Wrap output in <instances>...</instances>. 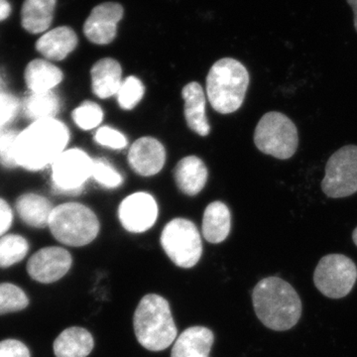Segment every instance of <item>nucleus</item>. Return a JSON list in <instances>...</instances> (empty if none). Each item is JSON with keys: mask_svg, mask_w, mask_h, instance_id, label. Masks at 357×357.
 I'll list each match as a JSON object with an SVG mask.
<instances>
[{"mask_svg": "<svg viewBox=\"0 0 357 357\" xmlns=\"http://www.w3.org/2000/svg\"><path fill=\"white\" fill-rule=\"evenodd\" d=\"M13 222V213L10 206L3 199H0V237L10 229Z\"/></svg>", "mask_w": 357, "mask_h": 357, "instance_id": "35", "label": "nucleus"}, {"mask_svg": "<svg viewBox=\"0 0 357 357\" xmlns=\"http://www.w3.org/2000/svg\"><path fill=\"white\" fill-rule=\"evenodd\" d=\"M133 328L138 342L150 351H165L177 337L170 305L156 294L141 299L134 312Z\"/></svg>", "mask_w": 357, "mask_h": 357, "instance_id": "3", "label": "nucleus"}, {"mask_svg": "<svg viewBox=\"0 0 357 357\" xmlns=\"http://www.w3.org/2000/svg\"><path fill=\"white\" fill-rule=\"evenodd\" d=\"M28 250L29 244L24 237L17 234L0 237V267H10L22 261Z\"/></svg>", "mask_w": 357, "mask_h": 357, "instance_id": "26", "label": "nucleus"}, {"mask_svg": "<svg viewBox=\"0 0 357 357\" xmlns=\"http://www.w3.org/2000/svg\"><path fill=\"white\" fill-rule=\"evenodd\" d=\"M356 280V263L344 255L324 256L314 270V286L330 299H342L349 295Z\"/></svg>", "mask_w": 357, "mask_h": 357, "instance_id": "8", "label": "nucleus"}, {"mask_svg": "<svg viewBox=\"0 0 357 357\" xmlns=\"http://www.w3.org/2000/svg\"><path fill=\"white\" fill-rule=\"evenodd\" d=\"M53 206L45 197L37 194H24L16 201V211L21 220L35 229L48 225Z\"/></svg>", "mask_w": 357, "mask_h": 357, "instance_id": "24", "label": "nucleus"}, {"mask_svg": "<svg viewBox=\"0 0 357 357\" xmlns=\"http://www.w3.org/2000/svg\"><path fill=\"white\" fill-rule=\"evenodd\" d=\"M256 147L262 153L280 160L290 159L299 145V134L294 122L281 112L263 115L255 131Z\"/></svg>", "mask_w": 357, "mask_h": 357, "instance_id": "6", "label": "nucleus"}, {"mask_svg": "<svg viewBox=\"0 0 357 357\" xmlns=\"http://www.w3.org/2000/svg\"><path fill=\"white\" fill-rule=\"evenodd\" d=\"M160 241L171 261L184 269L196 266L203 255L198 227L185 218H175L167 223Z\"/></svg>", "mask_w": 357, "mask_h": 357, "instance_id": "7", "label": "nucleus"}, {"mask_svg": "<svg viewBox=\"0 0 357 357\" xmlns=\"http://www.w3.org/2000/svg\"><path fill=\"white\" fill-rule=\"evenodd\" d=\"M347 2H349V6L352 7V9H354V26H356L357 31V0H347Z\"/></svg>", "mask_w": 357, "mask_h": 357, "instance_id": "37", "label": "nucleus"}, {"mask_svg": "<svg viewBox=\"0 0 357 357\" xmlns=\"http://www.w3.org/2000/svg\"><path fill=\"white\" fill-rule=\"evenodd\" d=\"M57 0H25L21 9V24L32 34L43 33L53 22Z\"/></svg>", "mask_w": 357, "mask_h": 357, "instance_id": "21", "label": "nucleus"}, {"mask_svg": "<svg viewBox=\"0 0 357 357\" xmlns=\"http://www.w3.org/2000/svg\"><path fill=\"white\" fill-rule=\"evenodd\" d=\"M73 264L69 251L57 246L44 248L35 252L27 263V272L33 280L43 284L60 280Z\"/></svg>", "mask_w": 357, "mask_h": 357, "instance_id": "12", "label": "nucleus"}, {"mask_svg": "<svg viewBox=\"0 0 357 357\" xmlns=\"http://www.w3.org/2000/svg\"><path fill=\"white\" fill-rule=\"evenodd\" d=\"M121 74V66L114 59L98 61L91 70L93 93L102 100L116 95L122 84Z\"/></svg>", "mask_w": 357, "mask_h": 357, "instance_id": "19", "label": "nucleus"}, {"mask_svg": "<svg viewBox=\"0 0 357 357\" xmlns=\"http://www.w3.org/2000/svg\"><path fill=\"white\" fill-rule=\"evenodd\" d=\"M231 215L227 204L213 202L206 206L203 218V236L211 243H220L229 236Z\"/></svg>", "mask_w": 357, "mask_h": 357, "instance_id": "22", "label": "nucleus"}, {"mask_svg": "<svg viewBox=\"0 0 357 357\" xmlns=\"http://www.w3.org/2000/svg\"><path fill=\"white\" fill-rule=\"evenodd\" d=\"M93 160L83 150H65L52 164V183L56 191L65 195H79L93 177Z\"/></svg>", "mask_w": 357, "mask_h": 357, "instance_id": "9", "label": "nucleus"}, {"mask_svg": "<svg viewBox=\"0 0 357 357\" xmlns=\"http://www.w3.org/2000/svg\"><path fill=\"white\" fill-rule=\"evenodd\" d=\"M213 342L215 335L210 328L191 326L175 340L171 357H208Z\"/></svg>", "mask_w": 357, "mask_h": 357, "instance_id": "15", "label": "nucleus"}, {"mask_svg": "<svg viewBox=\"0 0 357 357\" xmlns=\"http://www.w3.org/2000/svg\"><path fill=\"white\" fill-rule=\"evenodd\" d=\"M72 117L77 128L83 130H91L102 123L103 110L98 103L88 100L73 112Z\"/></svg>", "mask_w": 357, "mask_h": 357, "instance_id": "29", "label": "nucleus"}, {"mask_svg": "<svg viewBox=\"0 0 357 357\" xmlns=\"http://www.w3.org/2000/svg\"><path fill=\"white\" fill-rule=\"evenodd\" d=\"M321 190L328 198H347L357 192V146L340 148L328 159Z\"/></svg>", "mask_w": 357, "mask_h": 357, "instance_id": "10", "label": "nucleus"}, {"mask_svg": "<svg viewBox=\"0 0 357 357\" xmlns=\"http://www.w3.org/2000/svg\"><path fill=\"white\" fill-rule=\"evenodd\" d=\"M77 46L76 32L68 26H61L45 33L36 43L37 51L51 61L64 60Z\"/></svg>", "mask_w": 357, "mask_h": 357, "instance_id": "17", "label": "nucleus"}, {"mask_svg": "<svg viewBox=\"0 0 357 357\" xmlns=\"http://www.w3.org/2000/svg\"><path fill=\"white\" fill-rule=\"evenodd\" d=\"M145 93V86L138 77H128L122 81L121 88L117 91V102L124 110L133 109L142 100Z\"/></svg>", "mask_w": 357, "mask_h": 357, "instance_id": "28", "label": "nucleus"}, {"mask_svg": "<svg viewBox=\"0 0 357 357\" xmlns=\"http://www.w3.org/2000/svg\"><path fill=\"white\" fill-rule=\"evenodd\" d=\"M249 86L248 70L232 58L215 62L206 77V95L213 109L222 114L241 109Z\"/></svg>", "mask_w": 357, "mask_h": 357, "instance_id": "4", "label": "nucleus"}, {"mask_svg": "<svg viewBox=\"0 0 357 357\" xmlns=\"http://www.w3.org/2000/svg\"><path fill=\"white\" fill-rule=\"evenodd\" d=\"M123 14V6L117 2H103L96 6L84 22V36L93 44L112 43L116 37L117 24Z\"/></svg>", "mask_w": 357, "mask_h": 357, "instance_id": "13", "label": "nucleus"}, {"mask_svg": "<svg viewBox=\"0 0 357 357\" xmlns=\"http://www.w3.org/2000/svg\"><path fill=\"white\" fill-rule=\"evenodd\" d=\"M25 83L32 93H47L63 81L62 70L49 61L36 59L25 70Z\"/></svg>", "mask_w": 357, "mask_h": 357, "instance_id": "23", "label": "nucleus"}, {"mask_svg": "<svg viewBox=\"0 0 357 357\" xmlns=\"http://www.w3.org/2000/svg\"><path fill=\"white\" fill-rule=\"evenodd\" d=\"M252 304L263 325L275 332H285L299 323L302 301L295 289L279 277H267L256 284Z\"/></svg>", "mask_w": 357, "mask_h": 357, "instance_id": "2", "label": "nucleus"}, {"mask_svg": "<svg viewBox=\"0 0 357 357\" xmlns=\"http://www.w3.org/2000/svg\"><path fill=\"white\" fill-rule=\"evenodd\" d=\"M166 161L165 147L153 137L145 136L133 143L128 152V163L136 174L144 177L156 175Z\"/></svg>", "mask_w": 357, "mask_h": 357, "instance_id": "14", "label": "nucleus"}, {"mask_svg": "<svg viewBox=\"0 0 357 357\" xmlns=\"http://www.w3.org/2000/svg\"><path fill=\"white\" fill-rule=\"evenodd\" d=\"M93 178L107 189H115L123 183V178L107 160H93Z\"/></svg>", "mask_w": 357, "mask_h": 357, "instance_id": "30", "label": "nucleus"}, {"mask_svg": "<svg viewBox=\"0 0 357 357\" xmlns=\"http://www.w3.org/2000/svg\"><path fill=\"white\" fill-rule=\"evenodd\" d=\"M95 347L93 335L86 328L72 326L56 338L54 354L56 357H86Z\"/></svg>", "mask_w": 357, "mask_h": 357, "instance_id": "20", "label": "nucleus"}, {"mask_svg": "<svg viewBox=\"0 0 357 357\" xmlns=\"http://www.w3.org/2000/svg\"><path fill=\"white\" fill-rule=\"evenodd\" d=\"M20 103L17 98L10 93H0V130L13 121L17 114Z\"/></svg>", "mask_w": 357, "mask_h": 357, "instance_id": "33", "label": "nucleus"}, {"mask_svg": "<svg viewBox=\"0 0 357 357\" xmlns=\"http://www.w3.org/2000/svg\"><path fill=\"white\" fill-rule=\"evenodd\" d=\"M0 357H30V351L20 340H6L0 342Z\"/></svg>", "mask_w": 357, "mask_h": 357, "instance_id": "34", "label": "nucleus"}, {"mask_svg": "<svg viewBox=\"0 0 357 357\" xmlns=\"http://www.w3.org/2000/svg\"><path fill=\"white\" fill-rule=\"evenodd\" d=\"M52 234L68 246L88 245L100 232V225L95 213L84 204H59L52 211L48 223Z\"/></svg>", "mask_w": 357, "mask_h": 357, "instance_id": "5", "label": "nucleus"}, {"mask_svg": "<svg viewBox=\"0 0 357 357\" xmlns=\"http://www.w3.org/2000/svg\"><path fill=\"white\" fill-rule=\"evenodd\" d=\"M28 305L29 299L18 286L0 284V314L22 311Z\"/></svg>", "mask_w": 357, "mask_h": 357, "instance_id": "27", "label": "nucleus"}, {"mask_svg": "<svg viewBox=\"0 0 357 357\" xmlns=\"http://www.w3.org/2000/svg\"><path fill=\"white\" fill-rule=\"evenodd\" d=\"M70 131L56 119L33 121L16 140V161L26 170L39 171L52 165L65 151Z\"/></svg>", "mask_w": 357, "mask_h": 357, "instance_id": "1", "label": "nucleus"}, {"mask_svg": "<svg viewBox=\"0 0 357 357\" xmlns=\"http://www.w3.org/2000/svg\"><path fill=\"white\" fill-rule=\"evenodd\" d=\"M11 13V6L8 0H0V21L7 20Z\"/></svg>", "mask_w": 357, "mask_h": 357, "instance_id": "36", "label": "nucleus"}, {"mask_svg": "<svg viewBox=\"0 0 357 357\" xmlns=\"http://www.w3.org/2000/svg\"><path fill=\"white\" fill-rule=\"evenodd\" d=\"M95 140L98 144L112 149L121 150L128 146L126 136L109 126H102L98 129L95 135Z\"/></svg>", "mask_w": 357, "mask_h": 357, "instance_id": "32", "label": "nucleus"}, {"mask_svg": "<svg viewBox=\"0 0 357 357\" xmlns=\"http://www.w3.org/2000/svg\"><path fill=\"white\" fill-rule=\"evenodd\" d=\"M176 184L181 192L190 197L196 196L208 181V169L203 160L196 156L181 159L174 171Z\"/></svg>", "mask_w": 357, "mask_h": 357, "instance_id": "18", "label": "nucleus"}, {"mask_svg": "<svg viewBox=\"0 0 357 357\" xmlns=\"http://www.w3.org/2000/svg\"><path fill=\"white\" fill-rule=\"evenodd\" d=\"M352 239H354V243L357 246V227L354 229V234H352Z\"/></svg>", "mask_w": 357, "mask_h": 357, "instance_id": "38", "label": "nucleus"}, {"mask_svg": "<svg viewBox=\"0 0 357 357\" xmlns=\"http://www.w3.org/2000/svg\"><path fill=\"white\" fill-rule=\"evenodd\" d=\"M158 218V204L148 192H135L126 197L119 208L122 227L132 234H142L151 229Z\"/></svg>", "mask_w": 357, "mask_h": 357, "instance_id": "11", "label": "nucleus"}, {"mask_svg": "<svg viewBox=\"0 0 357 357\" xmlns=\"http://www.w3.org/2000/svg\"><path fill=\"white\" fill-rule=\"evenodd\" d=\"M182 96L188 126L199 135H208L211 126L206 114V96L201 84L197 82L188 84L183 89Z\"/></svg>", "mask_w": 357, "mask_h": 357, "instance_id": "16", "label": "nucleus"}, {"mask_svg": "<svg viewBox=\"0 0 357 357\" xmlns=\"http://www.w3.org/2000/svg\"><path fill=\"white\" fill-rule=\"evenodd\" d=\"M18 133L13 130L0 132V163L6 168L17 167L16 161V140Z\"/></svg>", "mask_w": 357, "mask_h": 357, "instance_id": "31", "label": "nucleus"}, {"mask_svg": "<svg viewBox=\"0 0 357 357\" xmlns=\"http://www.w3.org/2000/svg\"><path fill=\"white\" fill-rule=\"evenodd\" d=\"M60 107V98L53 91L32 93L26 98L23 105L26 116L34 121L55 119Z\"/></svg>", "mask_w": 357, "mask_h": 357, "instance_id": "25", "label": "nucleus"}]
</instances>
